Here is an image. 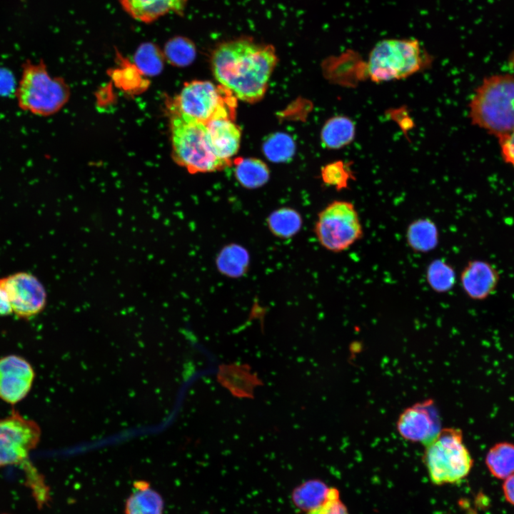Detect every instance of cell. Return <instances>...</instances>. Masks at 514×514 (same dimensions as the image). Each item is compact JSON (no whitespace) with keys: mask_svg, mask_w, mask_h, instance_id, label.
<instances>
[{"mask_svg":"<svg viewBox=\"0 0 514 514\" xmlns=\"http://www.w3.org/2000/svg\"><path fill=\"white\" fill-rule=\"evenodd\" d=\"M211 146L218 157L230 161L240 147L241 131L231 119H215L206 124Z\"/></svg>","mask_w":514,"mask_h":514,"instance_id":"cell-16","label":"cell"},{"mask_svg":"<svg viewBox=\"0 0 514 514\" xmlns=\"http://www.w3.org/2000/svg\"><path fill=\"white\" fill-rule=\"evenodd\" d=\"M321 178L325 184L341 191L348 188L355 176L348 163L342 161L330 163L321 169Z\"/></svg>","mask_w":514,"mask_h":514,"instance_id":"cell-29","label":"cell"},{"mask_svg":"<svg viewBox=\"0 0 514 514\" xmlns=\"http://www.w3.org/2000/svg\"><path fill=\"white\" fill-rule=\"evenodd\" d=\"M355 122L348 116H334L328 119L321 131V141L328 149H340L351 144L356 136Z\"/></svg>","mask_w":514,"mask_h":514,"instance_id":"cell-18","label":"cell"},{"mask_svg":"<svg viewBox=\"0 0 514 514\" xmlns=\"http://www.w3.org/2000/svg\"><path fill=\"white\" fill-rule=\"evenodd\" d=\"M405 240L410 248L415 252H430L438 245V228L428 218H417L408 226Z\"/></svg>","mask_w":514,"mask_h":514,"instance_id":"cell-19","label":"cell"},{"mask_svg":"<svg viewBox=\"0 0 514 514\" xmlns=\"http://www.w3.org/2000/svg\"><path fill=\"white\" fill-rule=\"evenodd\" d=\"M330 488L320 480L305 481L292 492L291 498L296 508L310 511L321 506L326 500Z\"/></svg>","mask_w":514,"mask_h":514,"instance_id":"cell-22","label":"cell"},{"mask_svg":"<svg viewBox=\"0 0 514 514\" xmlns=\"http://www.w3.org/2000/svg\"><path fill=\"white\" fill-rule=\"evenodd\" d=\"M472 124L499 140L514 129V76L495 74L485 78L469 103Z\"/></svg>","mask_w":514,"mask_h":514,"instance_id":"cell-2","label":"cell"},{"mask_svg":"<svg viewBox=\"0 0 514 514\" xmlns=\"http://www.w3.org/2000/svg\"><path fill=\"white\" fill-rule=\"evenodd\" d=\"M172 153L178 164L190 173H206L221 170L231 161L215 153L206 124L170 108Z\"/></svg>","mask_w":514,"mask_h":514,"instance_id":"cell-3","label":"cell"},{"mask_svg":"<svg viewBox=\"0 0 514 514\" xmlns=\"http://www.w3.org/2000/svg\"><path fill=\"white\" fill-rule=\"evenodd\" d=\"M499 142L504 161L514 168V129Z\"/></svg>","mask_w":514,"mask_h":514,"instance_id":"cell-31","label":"cell"},{"mask_svg":"<svg viewBox=\"0 0 514 514\" xmlns=\"http://www.w3.org/2000/svg\"><path fill=\"white\" fill-rule=\"evenodd\" d=\"M236 99L221 85L192 81L184 85L170 108L204 124L215 119L233 120Z\"/></svg>","mask_w":514,"mask_h":514,"instance_id":"cell-7","label":"cell"},{"mask_svg":"<svg viewBox=\"0 0 514 514\" xmlns=\"http://www.w3.org/2000/svg\"><path fill=\"white\" fill-rule=\"evenodd\" d=\"M13 313L11 304L7 295L0 284V316H9Z\"/></svg>","mask_w":514,"mask_h":514,"instance_id":"cell-33","label":"cell"},{"mask_svg":"<svg viewBox=\"0 0 514 514\" xmlns=\"http://www.w3.org/2000/svg\"><path fill=\"white\" fill-rule=\"evenodd\" d=\"M485 465L490 473L500 480L514 474V443L495 444L486 453Z\"/></svg>","mask_w":514,"mask_h":514,"instance_id":"cell-21","label":"cell"},{"mask_svg":"<svg viewBox=\"0 0 514 514\" xmlns=\"http://www.w3.org/2000/svg\"><path fill=\"white\" fill-rule=\"evenodd\" d=\"M314 231L320 244L333 253L348 250L363 236L356 206L343 200L331 202L318 213Z\"/></svg>","mask_w":514,"mask_h":514,"instance_id":"cell-8","label":"cell"},{"mask_svg":"<svg viewBox=\"0 0 514 514\" xmlns=\"http://www.w3.org/2000/svg\"><path fill=\"white\" fill-rule=\"evenodd\" d=\"M265 156L275 163L286 162L292 158L296 144L291 136L283 132L270 135L263 143Z\"/></svg>","mask_w":514,"mask_h":514,"instance_id":"cell-27","label":"cell"},{"mask_svg":"<svg viewBox=\"0 0 514 514\" xmlns=\"http://www.w3.org/2000/svg\"><path fill=\"white\" fill-rule=\"evenodd\" d=\"M432 60L417 39H383L369 53L367 76L376 83L400 80L428 69Z\"/></svg>","mask_w":514,"mask_h":514,"instance_id":"cell-4","label":"cell"},{"mask_svg":"<svg viewBox=\"0 0 514 514\" xmlns=\"http://www.w3.org/2000/svg\"><path fill=\"white\" fill-rule=\"evenodd\" d=\"M218 382L233 396L241 398H253L255 388L262 381L251 367L246 364H222L217 373Z\"/></svg>","mask_w":514,"mask_h":514,"instance_id":"cell-15","label":"cell"},{"mask_svg":"<svg viewBox=\"0 0 514 514\" xmlns=\"http://www.w3.org/2000/svg\"><path fill=\"white\" fill-rule=\"evenodd\" d=\"M19 106L38 116L56 113L66 103L69 91L65 82L51 77L42 61L23 64L22 74L16 89Z\"/></svg>","mask_w":514,"mask_h":514,"instance_id":"cell-6","label":"cell"},{"mask_svg":"<svg viewBox=\"0 0 514 514\" xmlns=\"http://www.w3.org/2000/svg\"><path fill=\"white\" fill-rule=\"evenodd\" d=\"M40 428L17 412L0 418V468L24 463L38 444Z\"/></svg>","mask_w":514,"mask_h":514,"instance_id":"cell-9","label":"cell"},{"mask_svg":"<svg viewBox=\"0 0 514 514\" xmlns=\"http://www.w3.org/2000/svg\"><path fill=\"white\" fill-rule=\"evenodd\" d=\"M35 377L31 364L24 358L9 355L0 358V398L10 404L23 400Z\"/></svg>","mask_w":514,"mask_h":514,"instance_id":"cell-12","label":"cell"},{"mask_svg":"<svg viewBox=\"0 0 514 514\" xmlns=\"http://www.w3.org/2000/svg\"><path fill=\"white\" fill-rule=\"evenodd\" d=\"M163 498L148 481L138 480L133 483L125 503L124 514H163Z\"/></svg>","mask_w":514,"mask_h":514,"instance_id":"cell-17","label":"cell"},{"mask_svg":"<svg viewBox=\"0 0 514 514\" xmlns=\"http://www.w3.org/2000/svg\"><path fill=\"white\" fill-rule=\"evenodd\" d=\"M249 256L244 248L238 245H229L219 253L216 264L223 274L229 277H238L246 273Z\"/></svg>","mask_w":514,"mask_h":514,"instance_id":"cell-24","label":"cell"},{"mask_svg":"<svg viewBox=\"0 0 514 514\" xmlns=\"http://www.w3.org/2000/svg\"><path fill=\"white\" fill-rule=\"evenodd\" d=\"M13 81L11 74L0 70V94H6L11 89Z\"/></svg>","mask_w":514,"mask_h":514,"instance_id":"cell-34","label":"cell"},{"mask_svg":"<svg viewBox=\"0 0 514 514\" xmlns=\"http://www.w3.org/2000/svg\"><path fill=\"white\" fill-rule=\"evenodd\" d=\"M500 281L498 270L483 260L467 263L460 275V282L466 296L474 301H483L495 291Z\"/></svg>","mask_w":514,"mask_h":514,"instance_id":"cell-13","label":"cell"},{"mask_svg":"<svg viewBox=\"0 0 514 514\" xmlns=\"http://www.w3.org/2000/svg\"><path fill=\"white\" fill-rule=\"evenodd\" d=\"M121 7L131 18L150 24L173 14L184 15L188 0H119Z\"/></svg>","mask_w":514,"mask_h":514,"instance_id":"cell-14","label":"cell"},{"mask_svg":"<svg viewBox=\"0 0 514 514\" xmlns=\"http://www.w3.org/2000/svg\"><path fill=\"white\" fill-rule=\"evenodd\" d=\"M396 428L404 439L427 445L442 429L434 401L427 399L405 408L398 417Z\"/></svg>","mask_w":514,"mask_h":514,"instance_id":"cell-11","label":"cell"},{"mask_svg":"<svg viewBox=\"0 0 514 514\" xmlns=\"http://www.w3.org/2000/svg\"><path fill=\"white\" fill-rule=\"evenodd\" d=\"M425 448L424 463L435 485L457 483L472 469L473 460L458 428H442Z\"/></svg>","mask_w":514,"mask_h":514,"instance_id":"cell-5","label":"cell"},{"mask_svg":"<svg viewBox=\"0 0 514 514\" xmlns=\"http://www.w3.org/2000/svg\"><path fill=\"white\" fill-rule=\"evenodd\" d=\"M12 312L21 318H30L40 313L47 300L46 289L31 273L17 272L0 279Z\"/></svg>","mask_w":514,"mask_h":514,"instance_id":"cell-10","label":"cell"},{"mask_svg":"<svg viewBox=\"0 0 514 514\" xmlns=\"http://www.w3.org/2000/svg\"><path fill=\"white\" fill-rule=\"evenodd\" d=\"M426 281L435 292L443 293L450 291L456 282L453 267L443 259H435L427 266Z\"/></svg>","mask_w":514,"mask_h":514,"instance_id":"cell-25","label":"cell"},{"mask_svg":"<svg viewBox=\"0 0 514 514\" xmlns=\"http://www.w3.org/2000/svg\"><path fill=\"white\" fill-rule=\"evenodd\" d=\"M303 220L295 209L283 207L273 211L267 218L269 231L280 238H289L301 229Z\"/></svg>","mask_w":514,"mask_h":514,"instance_id":"cell-23","label":"cell"},{"mask_svg":"<svg viewBox=\"0 0 514 514\" xmlns=\"http://www.w3.org/2000/svg\"><path fill=\"white\" fill-rule=\"evenodd\" d=\"M277 62L273 45L247 36L218 44L211 55V70L217 81L236 99L248 103L263 97Z\"/></svg>","mask_w":514,"mask_h":514,"instance_id":"cell-1","label":"cell"},{"mask_svg":"<svg viewBox=\"0 0 514 514\" xmlns=\"http://www.w3.org/2000/svg\"><path fill=\"white\" fill-rule=\"evenodd\" d=\"M307 514H348V512L340 500L338 490L330 488L326 501L321 506L308 511Z\"/></svg>","mask_w":514,"mask_h":514,"instance_id":"cell-30","label":"cell"},{"mask_svg":"<svg viewBox=\"0 0 514 514\" xmlns=\"http://www.w3.org/2000/svg\"><path fill=\"white\" fill-rule=\"evenodd\" d=\"M164 59L163 51L151 42L141 44L134 54L137 69L147 75L159 74L163 69Z\"/></svg>","mask_w":514,"mask_h":514,"instance_id":"cell-28","label":"cell"},{"mask_svg":"<svg viewBox=\"0 0 514 514\" xmlns=\"http://www.w3.org/2000/svg\"><path fill=\"white\" fill-rule=\"evenodd\" d=\"M503 480L502 488L505 499L514 506V474Z\"/></svg>","mask_w":514,"mask_h":514,"instance_id":"cell-32","label":"cell"},{"mask_svg":"<svg viewBox=\"0 0 514 514\" xmlns=\"http://www.w3.org/2000/svg\"><path fill=\"white\" fill-rule=\"evenodd\" d=\"M235 176L246 188H257L266 184L270 177L267 165L256 158H238L235 161Z\"/></svg>","mask_w":514,"mask_h":514,"instance_id":"cell-20","label":"cell"},{"mask_svg":"<svg viewBox=\"0 0 514 514\" xmlns=\"http://www.w3.org/2000/svg\"><path fill=\"white\" fill-rule=\"evenodd\" d=\"M163 53L165 59L172 65L183 67L191 64L196 56V47L190 39L175 36L165 44Z\"/></svg>","mask_w":514,"mask_h":514,"instance_id":"cell-26","label":"cell"}]
</instances>
